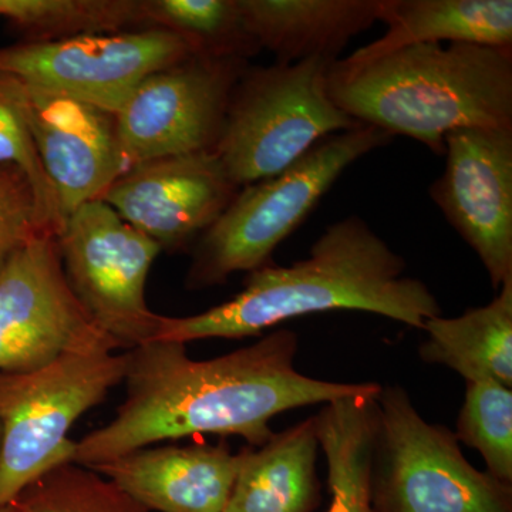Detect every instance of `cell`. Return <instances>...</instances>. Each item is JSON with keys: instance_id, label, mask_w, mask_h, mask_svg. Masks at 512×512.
<instances>
[{"instance_id": "cell-13", "label": "cell", "mask_w": 512, "mask_h": 512, "mask_svg": "<svg viewBox=\"0 0 512 512\" xmlns=\"http://www.w3.org/2000/svg\"><path fill=\"white\" fill-rule=\"evenodd\" d=\"M238 190L210 151L134 165L117 178L103 201L161 251H178L200 239Z\"/></svg>"}, {"instance_id": "cell-25", "label": "cell", "mask_w": 512, "mask_h": 512, "mask_svg": "<svg viewBox=\"0 0 512 512\" xmlns=\"http://www.w3.org/2000/svg\"><path fill=\"white\" fill-rule=\"evenodd\" d=\"M0 164L16 165L26 174L47 231L56 238L64 221L30 133L25 83L5 72H0Z\"/></svg>"}, {"instance_id": "cell-14", "label": "cell", "mask_w": 512, "mask_h": 512, "mask_svg": "<svg viewBox=\"0 0 512 512\" xmlns=\"http://www.w3.org/2000/svg\"><path fill=\"white\" fill-rule=\"evenodd\" d=\"M30 133L63 221L103 201L127 165L116 116L66 94L25 83Z\"/></svg>"}, {"instance_id": "cell-2", "label": "cell", "mask_w": 512, "mask_h": 512, "mask_svg": "<svg viewBox=\"0 0 512 512\" xmlns=\"http://www.w3.org/2000/svg\"><path fill=\"white\" fill-rule=\"evenodd\" d=\"M332 311L375 313L423 329L443 315L429 286L406 275V261L357 215L333 222L308 258L249 272L229 301L185 318L161 315L156 339L187 343L261 335L286 320ZM153 340V342H154Z\"/></svg>"}, {"instance_id": "cell-10", "label": "cell", "mask_w": 512, "mask_h": 512, "mask_svg": "<svg viewBox=\"0 0 512 512\" xmlns=\"http://www.w3.org/2000/svg\"><path fill=\"white\" fill-rule=\"evenodd\" d=\"M117 349L70 288L55 237L33 239L10 256L0 271V372H29L69 353Z\"/></svg>"}, {"instance_id": "cell-22", "label": "cell", "mask_w": 512, "mask_h": 512, "mask_svg": "<svg viewBox=\"0 0 512 512\" xmlns=\"http://www.w3.org/2000/svg\"><path fill=\"white\" fill-rule=\"evenodd\" d=\"M0 18L29 42L147 28L143 0H0Z\"/></svg>"}, {"instance_id": "cell-15", "label": "cell", "mask_w": 512, "mask_h": 512, "mask_svg": "<svg viewBox=\"0 0 512 512\" xmlns=\"http://www.w3.org/2000/svg\"><path fill=\"white\" fill-rule=\"evenodd\" d=\"M239 467L225 441L144 447L89 467L157 512H224Z\"/></svg>"}, {"instance_id": "cell-28", "label": "cell", "mask_w": 512, "mask_h": 512, "mask_svg": "<svg viewBox=\"0 0 512 512\" xmlns=\"http://www.w3.org/2000/svg\"><path fill=\"white\" fill-rule=\"evenodd\" d=\"M0 440H2V430H0Z\"/></svg>"}, {"instance_id": "cell-18", "label": "cell", "mask_w": 512, "mask_h": 512, "mask_svg": "<svg viewBox=\"0 0 512 512\" xmlns=\"http://www.w3.org/2000/svg\"><path fill=\"white\" fill-rule=\"evenodd\" d=\"M379 22L387 26L386 33L349 60L443 42L512 49L511 0H380Z\"/></svg>"}, {"instance_id": "cell-26", "label": "cell", "mask_w": 512, "mask_h": 512, "mask_svg": "<svg viewBox=\"0 0 512 512\" xmlns=\"http://www.w3.org/2000/svg\"><path fill=\"white\" fill-rule=\"evenodd\" d=\"M45 235L53 237L29 178L16 165L0 164V271L18 249Z\"/></svg>"}, {"instance_id": "cell-9", "label": "cell", "mask_w": 512, "mask_h": 512, "mask_svg": "<svg viewBox=\"0 0 512 512\" xmlns=\"http://www.w3.org/2000/svg\"><path fill=\"white\" fill-rule=\"evenodd\" d=\"M191 56L181 37L143 28L3 47L0 72L116 116L138 84Z\"/></svg>"}, {"instance_id": "cell-19", "label": "cell", "mask_w": 512, "mask_h": 512, "mask_svg": "<svg viewBox=\"0 0 512 512\" xmlns=\"http://www.w3.org/2000/svg\"><path fill=\"white\" fill-rule=\"evenodd\" d=\"M421 330L423 362L450 367L467 383L512 387V276L488 305L457 318L436 316Z\"/></svg>"}, {"instance_id": "cell-23", "label": "cell", "mask_w": 512, "mask_h": 512, "mask_svg": "<svg viewBox=\"0 0 512 512\" xmlns=\"http://www.w3.org/2000/svg\"><path fill=\"white\" fill-rule=\"evenodd\" d=\"M16 500L22 512H150L82 464H60L37 478Z\"/></svg>"}, {"instance_id": "cell-6", "label": "cell", "mask_w": 512, "mask_h": 512, "mask_svg": "<svg viewBox=\"0 0 512 512\" xmlns=\"http://www.w3.org/2000/svg\"><path fill=\"white\" fill-rule=\"evenodd\" d=\"M126 352L69 353L29 372H0V505L73 461L69 433L123 384Z\"/></svg>"}, {"instance_id": "cell-3", "label": "cell", "mask_w": 512, "mask_h": 512, "mask_svg": "<svg viewBox=\"0 0 512 512\" xmlns=\"http://www.w3.org/2000/svg\"><path fill=\"white\" fill-rule=\"evenodd\" d=\"M330 99L350 119L446 153L447 134L512 128V49L413 45L330 64Z\"/></svg>"}, {"instance_id": "cell-11", "label": "cell", "mask_w": 512, "mask_h": 512, "mask_svg": "<svg viewBox=\"0 0 512 512\" xmlns=\"http://www.w3.org/2000/svg\"><path fill=\"white\" fill-rule=\"evenodd\" d=\"M248 60L191 56L143 80L116 114L128 168L215 151L229 99Z\"/></svg>"}, {"instance_id": "cell-12", "label": "cell", "mask_w": 512, "mask_h": 512, "mask_svg": "<svg viewBox=\"0 0 512 512\" xmlns=\"http://www.w3.org/2000/svg\"><path fill=\"white\" fill-rule=\"evenodd\" d=\"M444 144L446 168L431 184V200L497 292L512 276V128H463Z\"/></svg>"}, {"instance_id": "cell-16", "label": "cell", "mask_w": 512, "mask_h": 512, "mask_svg": "<svg viewBox=\"0 0 512 512\" xmlns=\"http://www.w3.org/2000/svg\"><path fill=\"white\" fill-rule=\"evenodd\" d=\"M248 32L276 63H333L379 22L380 0H238Z\"/></svg>"}, {"instance_id": "cell-27", "label": "cell", "mask_w": 512, "mask_h": 512, "mask_svg": "<svg viewBox=\"0 0 512 512\" xmlns=\"http://www.w3.org/2000/svg\"><path fill=\"white\" fill-rule=\"evenodd\" d=\"M0 512H22L19 501L15 500L13 503L0 505Z\"/></svg>"}, {"instance_id": "cell-7", "label": "cell", "mask_w": 512, "mask_h": 512, "mask_svg": "<svg viewBox=\"0 0 512 512\" xmlns=\"http://www.w3.org/2000/svg\"><path fill=\"white\" fill-rule=\"evenodd\" d=\"M376 407V512H512V485L477 470L454 431L427 423L403 387L382 386Z\"/></svg>"}, {"instance_id": "cell-20", "label": "cell", "mask_w": 512, "mask_h": 512, "mask_svg": "<svg viewBox=\"0 0 512 512\" xmlns=\"http://www.w3.org/2000/svg\"><path fill=\"white\" fill-rule=\"evenodd\" d=\"M376 394H355L323 404L315 414L320 450L328 464L326 512H376L370 490Z\"/></svg>"}, {"instance_id": "cell-17", "label": "cell", "mask_w": 512, "mask_h": 512, "mask_svg": "<svg viewBox=\"0 0 512 512\" xmlns=\"http://www.w3.org/2000/svg\"><path fill=\"white\" fill-rule=\"evenodd\" d=\"M315 416L238 453L239 467L224 512H313L320 503Z\"/></svg>"}, {"instance_id": "cell-21", "label": "cell", "mask_w": 512, "mask_h": 512, "mask_svg": "<svg viewBox=\"0 0 512 512\" xmlns=\"http://www.w3.org/2000/svg\"><path fill=\"white\" fill-rule=\"evenodd\" d=\"M143 6L147 28L181 37L194 56L249 60L262 50L238 0H143Z\"/></svg>"}, {"instance_id": "cell-8", "label": "cell", "mask_w": 512, "mask_h": 512, "mask_svg": "<svg viewBox=\"0 0 512 512\" xmlns=\"http://www.w3.org/2000/svg\"><path fill=\"white\" fill-rule=\"evenodd\" d=\"M56 242L74 295L120 349L153 342L161 315L148 308L146 284L160 245L104 201L74 212Z\"/></svg>"}, {"instance_id": "cell-24", "label": "cell", "mask_w": 512, "mask_h": 512, "mask_svg": "<svg viewBox=\"0 0 512 512\" xmlns=\"http://www.w3.org/2000/svg\"><path fill=\"white\" fill-rule=\"evenodd\" d=\"M454 434L481 454L490 476L512 485L511 387L494 382L467 383Z\"/></svg>"}, {"instance_id": "cell-4", "label": "cell", "mask_w": 512, "mask_h": 512, "mask_svg": "<svg viewBox=\"0 0 512 512\" xmlns=\"http://www.w3.org/2000/svg\"><path fill=\"white\" fill-rule=\"evenodd\" d=\"M392 138L372 126L333 134L281 174L239 188L227 210L195 242L187 289L202 291L225 284L238 272L249 274L271 264L275 249L301 227L340 175Z\"/></svg>"}, {"instance_id": "cell-5", "label": "cell", "mask_w": 512, "mask_h": 512, "mask_svg": "<svg viewBox=\"0 0 512 512\" xmlns=\"http://www.w3.org/2000/svg\"><path fill=\"white\" fill-rule=\"evenodd\" d=\"M330 64H248L232 90L214 151L238 188L275 177L319 141L363 126L330 99Z\"/></svg>"}, {"instance_id": "cell-1", "label": "cell", "mask_w": 512, "mask_h": 512, "mask_svg": "<svg viewBox=\"0 0 512 512\" xmlns=\"http://www.w3.org/2000/svg\"><path fill=\"white\" fill-rule=\"evenodd\" d=\"M124 352L126 396L109 423L76 441L74 463L92 467L201 434L238 436L259 447L274 436L278 414L382 389L302 375L295 366L298 336L289 329L207 360L192 359L184 343L163 340Z\"/></svg>"}]
</instances>
